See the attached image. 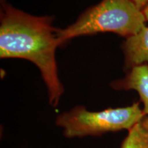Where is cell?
I'll return each mask as SVG.
<instances>
[{
	"mask_svg": "<svg viewBox=\"0 0 148 148\" xmlns=\"http://www.w3.org/2000/svg\"><path fill=\"white\" fill-rule=\"evenodd\" d=\"M1 5L0 57L25 59L38 66L47 88L49 104L57 106L64 87L56 61L60 44L52 17L32 15L6 3Z\"/></svg>",
	"mask_w": 148,
	"mask_h": 148,
	"instance_id": "6da1fadb",
	"label": "cell"
},
{
	"mask_svg": "<svg viewBox=\"0 0 148 148\" xmlns=\"http://www.w3.org/2000/svg\"><path fill=\"white\" fill-rule=\"evenodd\" d=\"M142 11H143V13L145 16L146 21H148V5Z\"/></svg>",
	"mask_w": 148,
	"mask_h": 148,
	"instance_id": "ba28073f",
	"label": "cell"
},
{
	"mask_svg": "<svg viewBox=\"0 0 148 148\" xmlns=\"http://www.w3.org/2000/svg\"><path fill=\"white\" fill-rule=\"evenodd\" d=\"M126 71L135 66L148 64V26L125 38L121 45Z\"/></svg>",
	"mask_w": 148,
	"mask_h": 148,
	"instance_id": "5b68a950",
	"label": "cell"
},
{
	"mask_svg": "<svg viewBox=\"0 0 148 148\" xmlns=\"http://www.w3.org/2000/svg\"><path fill=\"white\" fill-rule=\"evenodd\" d=\"M140 10H143L148 5V0H129Z\"/></svg>",
	"mask_w": 148,
	"mask_h": 148,
	"instance_id": "52a82bcc",
	"label": "cell"
},
{
	"mask_svg": "<svg viewBox=\"0 0 148 148\" xmlns=\"http://www.w3.org/2000/svg\"><path fill=\"white\" fill-rule=\"evenodd\" d=\"M3 3H5V0H1V4Z\"/></svg>",
	"mask_w": 148,
	"mask_h": 148,
	"instance_id": "9c48e42d",
	"label": "cell"
},
{
	"mask_svg": "<svg viewBox=\"0 0 148 148\" xmlns=\"http://www.w3.org/2000/svg\"><path fill=\"white\" fill-rule=\"evenodd\" d=\"M111 87L115 90H134L138 92L143 104V110L148 116V64L135 66L127 71L123 78L111 82Z\"/></svg>",
	"mask_w": 148,
	"mask_h": 148,
	"instance_id": "277c9868",
	"label": "cell"
},
{
	"mask_svg": "<svg viewBox=\"0 0 148 148\" xmlns=\"http://www.w3.org/2000/svg\"><path fill=\"white\" fill-rule=\"evenodd\" d=\"M145 23L143 11L129 0H102L73 24L57 29L56 34L60 45L75 37L99 32H113L126 38L139 32Z\"/></svg>",
	"mask_w": 148,
	"mask_h": 148,
	"instance_id": "7a4b0ae2",
	"label": "cell"
},
{
	"mask_svg": "<svg viewBox=\"0 0 148 148\" xmlns=\"http://www.w3.org/2000/svg\"><path fill=\"white\" fill-rule=\"evenodd\" d=\"M145 116L139 102L122 108L91 112L78 106L59 114L56 123L63 128L66 138L100 136L107 132L130 130Z\"/></svg>",
	"mask_w": 148,
	"mask_h": 148,
	"instance_id": "3957f363",
	"label": "cell"
},
{
	"mask_svg": "<svg viewBox=\"0 0 148 148\" xmlns=\"http://www.w3.org/2000/svg\"><path fill=\"white\" fill-rule=\"evenodd\" d=\"M121 148H148V116H144L128 130Z\"/></svg>",
	"mask_w": 148,
	"mask_h": 148,
	"instance_id": "8992f818",
	"label": "cell"
}]
</instances>
